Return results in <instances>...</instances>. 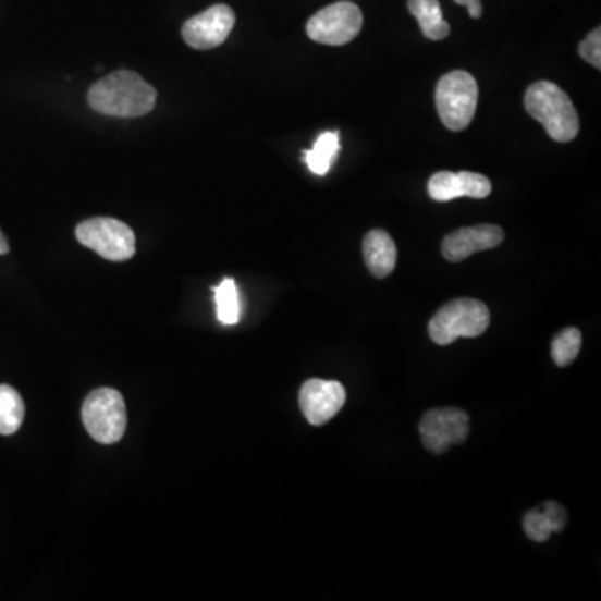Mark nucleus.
Listing matches in <instances>:
<instances>
[{
    "label": "nucleus",
    "instance_id": "f257e3e1",
    "mask_svg": "<svg viewBox=\"0 0 601 601\" xmlns=\"http://www.w3.org/2000/svg\"><path fill=\"white\" fill-rule=\"evenodd\" d=\"M155 87L133 71H115L97 81L87 94L90 108L112 118H140L156 106Z\"/></svg>",
    "mask_w": 601,
    "mask_h": 601
},
{
    "label": "nucleus",
    "instance_id": "f03ea898",
    "mask_svg": "<svg viewBox=\"0 0 601 601\" xmlns=\"http://www.w3.org/2000/svg\"><path fill=\"white\" fill-rule=\"evenodd\" d=\"M525 108L556 143H569L578 136L580 118L568 94L556 84L540 81L525 94Z\"/></svg>",
    "mask_w": 601,
    "mask_h": 601
},
{
    "label": "nucleus",
    "instance_id": "7ed1b4c3",
    "mask_svg": "<svg viewBox=\"0 0 601 601\" xmlns=\"http://www.w3.org/2000/svg\"><path fill=\"white\" fill-rule=\"evenodd\" d=\"M490 326L487 305L471 297L450 300L431 318L428 331L440 346L455 343L458 338L481 336Z\"/></svg>",
    "mask_w": 601,
    "mask_h": 601
},
{
    "label": "nucleus",
    "instance_id": "20e7f679",
    "mask_svg": "<svg viewBox=\"0 0 601 601\" xmlns=\"http://www.w3.org/2000/svg\"><path fill=\"white\" fill-rule=\"evenodd\" d=\"M438 114L447 130L465 131L475 118L478 106V84L466 71H453L443 75L437 86Z\"/></svg>",
    "mask_w": 601,
    "mask_h": 601
},
{
    "label": "nucleus",
    "instance_id": "39448f33",
    "mask_svg": "<svg viewBox=\"0 0 601 601\" xmlns=\"http://www.w3.org/2000/svg\"><path fill=\"white\" fill-rule=\"evenodd\" d=\"M83 421L94 440L102 444L118 443L127 426L124 397L111 388H100L87 396Z\"/></svg>",
    "mask_w": 601,
    "mask_h": 601
},
{
    "label": "nucleus",
    "instance_id": "423d86ee",
    "mask_svg": "<svg viewBox=\"0 0 601 601\" xmlns=\"http://www.w3.org/2000/svg\"><path fill=\"white\" fill-rule=\"evenodd\" d=\"M75 237L108 261H127L136 253V236L124 222L112 218H93L81 222Z\"/></svg>",
    "mask_w": 601,
    "mask_h": 601
},
{
    "label": "nucleus",
    "instance_id": "0eeeda50",
    "mask_svg": "<svg viewBox=\"0 0 601 601\" xmlns=\"http://www.w3.org/2000/svg\"><path fill=\"white\" fill-rule=\"evenodd\" d=\"M363 27V12L347 0L316 12L306 25L309 39L324 46H346L355 40Z\"/></svg>",
    "mask_w": 601,
    "mask_h": 601
},
{
    "label": "nucleus",
    "instance_id": "6e6552de",
    "mask_svg": "<svg viewBox=\"0 0 601 601\" xmlns=\"http://www.w3.org/2000/svg\"><path fill=\"white\" fill-rule=\"evenodd\" d=\"M468 433V415L458 408L431 409L419 422L422 444L434 455L446 453L453 444L465 443Z\"/></svg>",
    "mask_w": 601,
    "mask_h": 601
},
{
    "label": "nucleus",
    "instance_id": "1a4fd4ad",
    "mask_svg": "<svg viewBox=\"0 0 601 601\" xmlns=\"http://www.w3.org/2000/svg\"><path fill=\"white\" fill-rule=\"evenodd\" d=\"M234 24H236V15L230 5H212L208 11L194 15L183 25V37L187 46L193 49H214L230 37Z\"/></svg>",
    "mask_w": 601,
    "mask_h": 601
},
{
    "label": "nucleus",
    "instance_id": "9d476101",
    "mask_svg": "<svg viewBox=\"0 0 601 601\" xmlns=\"http://www.w3.org/2000/svg\"><path fill=\"white\" fill-rule=\"evenodd\" d=\"M344 403L346 390L340 381L312 378L299 391L300 412L312 426L331 421L341 412Z\"/></svg>",
    "mask_w": 601,
    "mask_h": 601
},
{
    "label": "nucleus",
    "instance_id": "9b49d317",
    "mask_svg": "<svg viewBox=\"0 0 601 601\" xmlns=\"http://www.w3.org/2000/svg\"><path fill=\"white\" fill-rule=\"evenodd\" d=\"M503 240H505V233L500 225L480 224L462 228L444 237L441 253L450 262L465 261L475 253L500 246Z\"/></svg>",
    "mask_w": 601,
    "mask_h": 601
},
{
    "label": "nucleus",
    "instance_id": "f8f14e48",
    "mask_svg": "<svg viewBox=\"0 0 601 601\" xmlns=\"http://www.w3.org/2000/svg\"><path fill=\"white\" fill-rule=\"evenodd\" d=\"M428 194L438 203H450L463 196L485 199L491 194V183L487 175L478 172L441 171L431 175Z\"/></svg>",
    "mask_w": 601,
    "mask_h": 601
},
{
    "label": "nucleus",
    "instance_id": "ddd939ff",
    "mask_svg": "<svg viewBox=\"0 0 601 601\" xmlns=\"http://www.w3.org/2000/svg\"><path fill=\"white\" fill-rule=\"evenodd\" d=\"M363 256L371 274L383 280L396 266V244L387 231H369L363 241Z\"/></svg>",
    "mask_w": 601,
    "mask_h": 601
},
{
    "label": "nucleus",
    "instance_id": "4468645a",
    "mask_svg": "<svg viewBox=\"0 0 601 601\" xmlns=\"http://www.w3.org/2000/svg\"><path fill=\"white\" fill-rule=\"evenodd\" d=\"M408 9L418 21L422 36L430 40H443L450 36V24L444 21L438 0H408Z\"/></svg>",
    "mask_w": 601,
    "mask_h": 601
},
{
    "label": "nucleus",
    "instance_id": "2eb2a0df",
    "mask_svg": "<svg viewBox=\"0 0 601 601\" xmlns=\"http://www.w3.org/2000/svg\"><path fill=\"white\" fill-rule=\"evenodd\" d=\"M25 406L21 394L9 387L0 384V434H14L24 421Z\"/></svg>",
    "mask_w": 601,
    "mask_h": 601
},
{
    "label": "nucleus",
    "instance_id": "dca6fc26",
    "mask_svg": "<svg viewBox=\"0 0 601 601\" xmlns=\"http://www.w3.org/2000/svg\"><path fill=\"white\" fill-rule=\"evenodd\" d=\"M340 152V134L324 133L318 137L312 149L306 150L305 159L311 172L318 175H324L330 172L334 159Z\"/></svg>",
    "mask_w": 601,
    "mask_h": 601
},
{
    "label": "nucleus",
    "instance_id": "f3484780",
    "mask_svg": "<svg viewBox=\"0 0 601 601\" xmlns=\"http://www.w3.org/2000/svg\"><path fill=\"white\" fill-rule=\"evenodd\" d=\"M216 293V312H218L219 322L224 326H233L241 318V297L236 283L231 278H225Z\"/></svg>",
    "mask_w": 601,
    "mask_h": 601
},
{
    "label": "nucleus",
    "instance_id": "a211bd4d",
    "mask_svg": "<svg viewBox=\"0 0 601 601\" xmlns=\"http://www.w3.org/2000/svg\"><path fill=\"white\" fill-rule=\"evenodd\" d=\"M581 333L576 328H566L562 333L556 334L555 340L551 343V356L553 361L560 368L572 365L576 356L580 353Z\"/></svg>",
    "mask_w": 601,
    "mask_h": 601
},
{
    "label": "nucleus",
    "instance_id": "6ab92c4d",
    "mask_svg": "<svg viewBox=\"0 0 601 601\" xmlns=\"http://www.w3.org/2000/svg\"><path fill=\"white\" fill-rule=\"evenodd\" d=\"M523 530H525L526 537L537 541V543H544L551 537V533H555L550 519L541 508L526 513L525 518H523Z\"/></svg>",
    "mask_w": 601,
    "mask_h": 601
},
{
    "label": "nucleus",
    "instance_id": "aec40b11",
    "mask_svg": "<svg viewBox=\"0 0 601 601\" xmlns=\"http://www.w3.org/2000/svg\"><path fill=\"white\" fill-rule=\"evenodd\" d=\"M581 58L593 65V68L601 69V29L591 30L588 34L587 39L581 40L580 47H578Z\"/></svg>",
    "mask_w": 601,
    "mask_h": 601
},
{
    "label": "nucleus",
    "instance_id": "412c9836",
    "mask_svg": "<svg viewBox=\"0 0 601 601\" xmlns=\"http://www.w3.org/2000/svg\"><path fill=\"white\" fill-rule=\"evenodd\" d=\"M544 515L550 519L553 531H562L565 528L566 522H568V515H566L565 508L555 501H547L543 505Z\"/></svg>",
    "mask_w": 601,
    "mask_h": 601
},
{
    "label": "nucleus",
    "instance_id": "4be33fe9",
    "mask_svg": "<svg viewBox=\"0 0 601 601\" xmlns=\"http://www.w3.org/2000/svg\"><path fill=\"white\" fill-rule=\"evenodd\" d=\"M455 2L458 5H465L473 19H480L481 15H483V5H481V0H455Z\"/></svg>",
    "mask_w": 601,
    "mask_h": 601
},
{
    "label": "nucleus",
    "instance_id": "5701e85b",
    "mask_svg": "<svg viewBox=\"0 0 601 601\" xmlns=\"http://www.w3.org/2000/svg\"><path fill=\"white\" fill-rule=\"evenodd\" d=\"M9 253V243L5 240L4 233L0 231V255H8Z\"/></svg>",
    "mask_w": 601,
    "mask_h": 601
}]
</instances>
